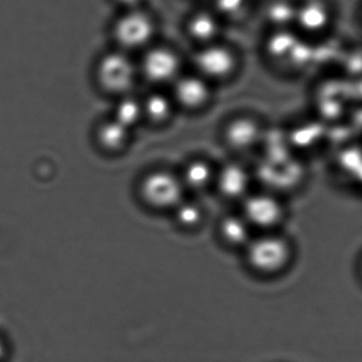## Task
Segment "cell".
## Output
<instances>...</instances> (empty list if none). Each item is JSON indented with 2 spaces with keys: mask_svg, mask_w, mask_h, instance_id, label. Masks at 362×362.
<instances>
[{
  "mask_svg": "<svg viewBox=\"0 0 362 362\" xmlns=\"http://www.w3.org/2000/svg\"><path fill=\"white\" fill-rule=\"evenodd\" d=\"M295 259L293 243L281 234L270 232L250 243L248 261L255 270L268 276L286 270Z\"/></svg>",
  "mask_w": 362,
  "mask_h": 362,
  "instance_id": "1",
  "label": "cell"
},
{
  "mask_svg": "<svg viewBox=\"0 0 362 362\" xmlns=\"http://www.w3.org/2000/svg\"><path fill=\"white\" fill-rule=\"evenodd\" d=\"M100 84L112 93H124L135 81L133 62L122 53L106 54L98 65Z\"/></svg>",
  "mask_w": 362,
  "mask_h": 362,
  "instance_id": "2",
  "label": "cell"
},
{
  "mask_svg": "<svg viewBox=\"0 0 362 362\" xmlns=\"http://www.w3.org/2000/svg\"><path fill=\"white\" fill-rule=\"evenodd\" d=\"M244 210L248 223L267 230L278 227L286 216L282 200L272 193L250 196L245 202Z\"/></svg>",
  "mask_w": 362,
  "mask_h": 362,
  "instance_id": "3",
  "label": "cell"
},
{
  "mask_svg": "<svg viewBox=\"0 0 362 362\" xmlns=\"http://www.w3.org/2000/svg\"><path fill=\"white\" fill-rule=\"evenodd\" d=\"M333 23V11L327 0H302L297 4L295 23L308 37L322 35Z\"/></svg>",
  "mask_w": 362,
  "mask_h": 362,
  "instance_id": "4",
  "label": "cell"
},
{
  "mask_svg": "<svg viewBox=\"0 0 362 362\" xmlns=\"http://www.w3.org/2000/svg\"><path fill=\"white\" fill-rule=\"evenodd\" d=\"M115 37L125 48H139L152 38L154 23L141 11L133 10L117 21Z\"/></svg>",
  "mask_w": 362,
  "mask_h": 362,
  "instance_id": "5",
  "label": "cell"
},
{
  "mask_svg": "<svg viewBox=\"0 0 362 362\" xmlns=\"http://www.w3.org/2000/svg\"><path fill=\"white\" fill-rule=\"evenodd\" d=\"M146 202L159 208L175 206L182 195V183L168 172H155L146 176L141 185Z\"/></svg>",
  "mask_w": 362,
  "mask_h": 362,
  "instance_id": "6",
  "label": "cell"
},
{
  "mask_svg": "<svg viewBox=\"0 0 362 362\" xmlns=\"http://www.w3.org/2000/svg\"><path fill=\"white\" fill-rule=\"evenodd\" d=\"M196 66L204 76L221 78L229 76L235 67L233 53L219 45H209L196 55Z\"/></svg>",
  "mask_w": 362,
  "mask_h": 362,
  "instance_id": "7",
  "label": "cell"
},
{
  "mask_svg": "<svg viewBox=\"0 0 362 362\" xmlns=\"http://www.w3.org/2000/svg\"><path fill=\"white\" fill-rule=\"evenodd\" d=\"M142 67L148 80L165 83L175 78L180 69V61L177 55L170 49L156 48L146 53Z\"/></svg>",
  "mask_w": 362,
  "mask_h": 362,
  "instance_id": "8",
  "label": "cell"
},
{
  "mask_svg": "<svg viewBox=\"0 0 362 362\" xmlns=\"http://www.w3.org/2000/svg\"><path fill=\"white\" fill-rule=\"evenodd\" d=\"M175 95L178 101L187 107H199L209 98L206 82L196 76H185L176 83Z\"/></svg>",
  "mask_w": 362,
  "mask_h": 362,
  "instance_id": "9",
  "label": "cell"
},
{
  "mask_svg": "<svg viewBox=\"0 0 362 362\" xmlns=\"http://www.w3.org/2000/svg\"><path fill=\"white\" fill-rule=\"evenodd\" d=\"M227 140L233 148H248L261 139V129L250 119H238L227 129Z\"/></svg>",
  "mask_w": 362,
  "mask_h": 362,
  "instance_id": "10",
  "label": "cell"
},
{
  "mask_svg": "<svg viewBox=\"0 0 362 362\" xmlns=\"http://www.w3.org/2000/svg\"><path fill=\"white\" fill-rule=\"evenodd\" d=\"M248 174L240 165H227L219 174V189L229 197H238L243 195L248 187Z\"/></svg>",
  "mask_w": 362,
  "mask_h": 362,
  "instance_id": "11",
  "label": "cell"
},
{
  "mask_svg": "<svg viewBox=\"0 0 362 362\" xmlns=\"http://www.w3.org/2000/svg\"><path fill=\"white\" fill-rule=\"evenodd\" d=\"M301 36L289 29H276L266 42L268 55L276 61H286L295 45Z\"/></svg>",
  "mask_w": 362,
  "mask_h": 362,
  "instance_id": "12",
  "label": "cell"
},
{
  "mask_svg": "<svg viewBox=\"0 0 362 362\" xmlns=\"http://www.w3.org/2000/svg\"><path fill=\"white\" fill-rule=\"evenodd\" d=\"M297 4L289 0H274L267 8V18L276 29H289L295 23Z\"/></svg>",
  "mask_w": 362,
  "mask_h": 362,
  "instance_id": "13",
  "label": "cell"
},
{
  "mask_svg": "<svg viewBox=\"0 0 362 362\" xmlns=\"http://www.w3.org/2000/svg\"><path fill=\"white\" fill-rule=\"evenodd\" d=\"M189 33L200 42H210L218 31L216 19L210 13L200 12L189 21Z\"/></svg>",
  "mask_w": 362,
  "mask_h": 362,
  "instance_id": "14",
  "label": "cell"
},
{
  "mask_svg": "<svg viewBox=\"0 0 362 362\" xmlns=\"http://www.w3.org/2000/svg\"><path fill=\"white\" fill-rule=\"evenodd\" d=\"M129 135V129L123 127L116 120L110 121L102 125L99 131L100 142L110 150H117L125 144Z\"/></svg>",
  "mask_w": 362,
  "mask_h": 362,
  "instance_id": "15",
  "label": "cell"
},
{
  "mask_svg": "<svg viewBox=\"0 0 362 362\" xmlns=\"http://www.w3.org/2000/svg\"><path fill=\"white\" fill-rule=\"evenodd\" d=\"M221 233L231 244H244L248 240V221L238 216L227 217L221 223Z\"/></svg>",
  "mask_w": 362,
  "mask_h": 362,
  "instance_id": "16",
  "label": "cell"
},
{
  "mask_svg": "<svg viewBox=\"0 0 362 362\" xmlns=\"http://www.w3.org/2000/svg\"><path fill=\"white\" fill-rule=\"evenodd\" d=\"M142 112H144V110H142L141 105L136 100L127 98V99H123L117 106L115 120L122 124L123 127H127V129H129L139 121Z\"/></svg>",
  "mask_w": 362,
  "mask_h": 362,
  "instance_id": "17",
  "label": "cell"
},
{
  "mask_svg": "<svg viewBox=\"0 0 362 362\" xmlns=\"http://www.w3.org/2000/svg\"><path fill=\"white\" fill-rule=\"evenodd\" d=\"M210 167L202 161H194L187 165L185 172V181L187 185L194 189H199L208 185L211 180Z\"/></svg>",
  "mask_w": 362,
  "mask_h": 362,
  "instance_id": "18",
  "label": "cell"
},
{
  "mask_svg": "<svg viewBox=\"0 0 362 362\" xmlns=\"http://www.w3.org/2000/svg\"><path fill=\"white\" fill-rule=\"evenodd\" d=\"M171 108V103L165 95L155 93L146 99L142 110L153 120L163 121L169 117Z\"/></svg>",
  "mask_w": 362,
  "mask_h": 362,
  "instance_id": "19",
  "label": "cell"
},
{
  "mask_svg": "<svg viewBox=\"0 0 362 362\" xmlns=\"http://www.w3.org/2000/svg\"><path fill=\"white\" fill-rule=\"evenodd\" d=\"M314 57V48L308 38L300 37L297 44L287 57L286 62L293 68H304L312 62Z\"/></svg>",
  "mask_w": 362,
  "mask_h": 362,
  "instance_id": "20",
  "label": "cell"
},
{
  "mask_svg": "<svg viewBox=\"0 0 362 362\" xmlns=\"http://www.w3.org/2000/svg\"><path fill=\"white\" fill-rule=\"evenodd\" d=\"M202 212L196 204L191 202L180 204L177 208V219L183 226H194L200 221Z\"/></svg>",
  "mask_w": 362,
  "mask_h": 362,
  "instance_id": "21",
  "label": "cell"
},
{
  "mask_svg": "<svg viewBox=\"0 0 362 362\" xmlns=\"http://www.w3.org/2000/svg\"><path fill=\"white\" fill-rule=\"evenodd\" d=\"M243 4H244V0H218V4L221 10L227 13L235 12V11L240 10Z\"/></svg>",
  "mask_w": 362,
  "mask_h": 362,
  "instance_id": "22",
  "label": "cell"
},
{
  "mask_svg": "<svg viewBox=\"0 0 362 362\" xmlns=\"http://www.w3.org/2000/svg\"><path fill=\"white\" fill-rule=\"evenodd\" d=\"M8 354H10V346H8L6 337L0 334V362L8 361Z\"/></svg>",
  "mask_w": 362,
  "mask_h": 362,
  "instance_id": "23",
  "label": "cell"
},
{
  "mask_svg": "<svg viewBox=\"0 0 362 362\" xmlns=\"http://www.w3.org/2000/svg\"><path fill=\"white\" fill-rule=\"evenodd\" d=\"M120 2L123 6H131V8H135L136 4H139L140 0H117Z\"/></svg>",
  "mask_w": 362,
  "mask_h": 362,
  "instance_id": "24",
  "label": "cell"
},
{
  "mask_svg": "<svg viewBox=\"0 0 362 362\" xmlns=\"http://www.w3.org/2000/svg\"><path fill=\"white\" fill-rule=\"evenodd\" d=\"M357 274H358L359 279L362 281V252L359 259H357Z\"/></svg>",
  "mask_w": 362,
  "mask_h": 362,
  "instance_id": "25",
  "label": "cell"
},
{
  "mask_svg": "<svg viewBox=\"0 0 362 362\" xmlns=\"http://www.w3.org/2000/svg\"><path fill=\"white\" fill-rule=\"evenodd\" d=\"M361 18H362V13H361Z\"/></svg>",
  "mask_w": 362,
  "mask_h": 362,
  "instance_id": "26",
  "label": "cell"
}]
</instances>
